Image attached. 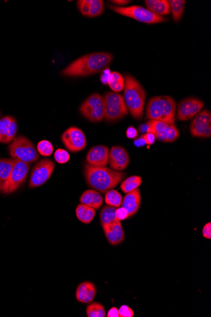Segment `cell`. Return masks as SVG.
Returning <instances> with one entry per match:
<instances>
[{
  "instance_id": "cell-40",
  "label": "cell",
  "mask_w": 211,
  "mask_h": 317,
  "mask_svg": "<svg viewBox=\"0 0 211 317\" xmlns=\"http://www.w3.org/2000/svg\"><path fill=\"white\" fill-rule=\"evenodd\" d=\"M134 145L136 146V147H142L146 145V141L144 139L142 138V136H141L140 138L136 139L135 141H134Z\"/></svg>"
},
{
  "instance_id": "cell-39",
  "label": "cell",
  "mask_w": 211,
  "mask_h": 317,
  "mask_svg": "<svg viewBox=\"0 0 211 317\" xmlns=\"http://www.w3.org/2000/svg\"><path fill=\"white\" fill-rule=\"evenodd\" d=\"M108 317H119L118 309L116 307H114L110 309L107 314Z\"/></svg>"
},
{
  "instance_id": "cell-15",
  "label": "cell",
  "mask_w": 211,
  "mask_h": 317,
  "mask_svg": "<svg viewBox=\"0 0 211 317\" xmlns=\"http://www.w3.org/2000/svg\"><path fill=\"white\" fill-rule=\"evenodd\" d=\"M130 157L126 149L121 146H112L110 151L109 164L115 171H123L128 166Z\"/></svg>"
},
{
  "instance_id": "cell-1",
  "label": "cell",
  "mask_w": 211,
  "mask_h": 317,
  "mask_svg": "<svg viewBox=\"0 0 211 317\" xmlns=\"http://www.w3.org/2000/svg\"><path fill=\"white\" fill-rule=\"evenodd\" d=\"M110 53L97 52L84 55L72 62L61 72L66 77H85L100 73L112 63Z\"/></svg>"
},
{
  "instance_id": "cell-19",
  "label": "cell",
  "mask_w": 211,
  "mask_h": 317,
  "mask_svg": "<svg viewBox=\"0 0 211 317\" xmlns=\"http://www.w3.org/2000/svg\"><path fill=\"white\" fill-rule=\"evenodd\" d=\"M106 237L112 246L118 245L124 239V234L121 221L117 220L114 222L102 226Z\"/></svg>"
},
{
  "instance_id": "cell-20",
  "label": "cell",
  "mask_w": 211,
  "mask_h": 317,
  "mask_svg": "<svg viewBox=\"0 0 211 317\" xmlns=\"http://www.w3.org/2000/svg\"><path fill=\"white\" fill-rule=\"evenodd\" d=\"M14 166L13 158L0 159V192L8 194L10 179Z\"/></svg>"
},
{
  "instance_id": "cell-27",
  "label": "cell",
  "mask_w": 211,
  "mask_h": 317,
  "mask_svg": "<svg viewBox=\"0 0 211 317\" xmlns=\"http://www.w3.org/2000/svg\"><path fill=\"white\" fill-rule=\"evenodd\" d=\"M116 208L110 205H106L103 207L100 213V224L102 226L112 224L118 220L116 218Z\"/></svg>"
},
{
  "instance_id": "cell-11",
  "label": "cell",
  "mask_w": 211,
  "mask_h": 317,
  "mask_svg": "<svg viewBox=\"0 0 211 317\" xmlns=\"http://www.w3.org/2000/svg\"><path fill=\"white\" fill-rule=\"evenodd\" d=\"M61 139L64 146L72 152L83 150L87 145L85 134L78 127H70L62 134Z\"/></svg>"
},
{
  "instance_id": "cell-34",
  "label": "cell",
  "mask_w": 211,
  "mask_h": 317,
  "mask_svg": "<svg viewBox=\"0 0 211 317\" xmlns=\"http://www.w3.org/2000/svg\"><path fill=\"white\" fill-rule=\"evenodd\" d=\"M119 316L120 317H133L134 311L127 305H122L118 309Z\"/></svg>"
},
{
  "instance_id": "cell-26",
  "label": "cell",
  "mask_w": 211,
  "mask_h": 317,
  "mask_svg": "<svg viewBox=\"0 0 211 317\" xmlns=\"http://www.w3.org/2000/svg\"><path fill=\"white\" fill-rule=\"evenodd\" d=\"M106 83L114 93H120L124 90V79L120 74L116 72H112L108 76Z\"/></svg>"
},
{
  "instance_id": "cell-25",
  "label": "cell",
  "mask_w": 211,
  "mask_h": 317,
  "mask_svg": "<svg viewBox=\"0 0 211 317\" xmlns=\"http://www.w3.org/2000/svg\"><path fill=\"white\" fill-rule=\"evenodd\" d=\"M76 212L78 219L86 224L92 222L96 215L95 209L82 203L78 206Z\"/></svg>"
},
{
  "instance_id": "cell-7",
  "label": "cell",
  "mask_w": 211,
  "mask_h": 317,
  "mask_svg": "<svg viewBox=\"0 0 211 317\" xmlns=\"http://www.w3.org/2000/svg\"><path fill=\"white\" fill-rule=\"evenodd\" d=\"M102 98L104 102V119L107 121H116L128 115V110L120 94L109 92Z\"/></svg>"
},
{
  "instance_id": "cell-12",
  "label": "cell",
  "mask_w": 211,
  "mask_h": 317,
  "mask_svg": "<svg viewBox=\"0 0 211 317\" xmlns=\"http://www.w3.org/2000/svg\"><path fill=\"white\" fill-rule=\"evenodd\" d=\"M190 130L192 135L198 138H208L211 136V114L208 110L198 113L192 121Z\"/></svg>"
},
{
  "instance_id": "cell-10",
  "label": "cell",
  "mask_w": 211,
  "mask_h": 317,
  "mask_svg": "<svg viewBox=\"0 0 211 317\" xmlns=\"http://www.w3.org/2000/svg\"><path fill=\"white\" fill-rule=\"evenodd\" d=\"M55 167L54 161L44 158L36 163L31 171L30 178L28 182L30 188L42 186L48 181Z\"/></svg>"
},
{
  "instance_id": "cell-30",
  "label": "cell",
  "mask_w": 211,
  "mask_h": 317,
  "mask_svg": "<svg viewBox=\"0 0 211 317\" xmlns=\"http://www.w3.org/2000/svg\"><path fill=\"white\" fill-rule=\"evenodd\" d=\"M122 200L123 198L122 194L114 189H110L106 193L105 202L107 205L114 207H119L122 205Z\"/></svg>"
},
{
  "instance_id": "cell-38",
  "label": "cell",
  "mask_w": 211,
  "mask_h": 317,
  "mask_svg": "<svg viewBox=\"0 0 211 317\" xmlns=\"http://www.w3.org/2000/svg\"><path fill=\"white\" fill-rule=\"evenodd\" d=\"M203 236L206 239H211V223L208 222L204 225L202 229Z\"/></svg>"
},
{
  "instance_id": "cell-3",
  "label": "cell",
  "mask_w": 211,
  "mask_h": 317,
  "mask_svg": "<svg viewBox=\"0 0 211 317\" xmlns=\"http://www.w3.org/2000/svg\"><path fill=\"white\" fill-rule=\"evenodd\" d=\"M124 99L128 112L136 119L142 118L146 98L144 89L133 76H124Z\"/></svg>"
},
{
  "instance_id": "cell-9",
  "label": "cell",
  "mask_w": 211,
  "mask_h": 317,
  "mask_svg": "<svg viewBox=\"0 0 211 317\" xmlns=\"http://www.w3.org/2000/svg\"><path fill=\"white\" fill-rule=\"evenodd\" d=\"M147 133L154 134L156 139L164 143H172L178 138V129L174 124L158 121H150L147 124Z\"/></svg>"
},
{
  "instance_id": "cell-29",
  "label": "cell",
  "mask_w": 211,
  "mask_h": 317,
  "mask_svg": "<svg viewBox=\"0 0 211 317\" xmlns=\"http://www.w3.org/2000/svg\"><path fill=\"white\" fill-rule=\"evenodd\" d=\"M142 177L134 175L126 179L121 184V189L124 193H128L130 192L138 189L142 184Z\"/></svg>"
},
{
  "instance_id": "cell-16",
  "label": "cell",
  "mask_w": 211,
  "mask_h": 317,
  "mask_svg": "<svg viewBox=\"0 0 211 317\" xmlns=\"http://www.w3.org/2000/svg\"><path fill=\"white\" fill-rule=\"evenodd\" d=\"M110 149L104 145L94 146L88 151L86 160L96 167H106L109 164Z\"/></svg>"
},
{
  "instance_id": "cell-32",
  "label": "cell",
  "mask_w": 211,
  "mask_h": 317,
  "mask_svg": "<svg viewBox=\"0 0 211 317\" xmlns=\"http://www.w3.org/2000/svg\"><path fill=\"white\" fill-rule=\"evenodd\" d=\"M37 150L40 154L49 157L54 152V146L50 141L43 140L38 144Z\"/></svg>"
},
{
  "instance_id": "cell-13",
  "label": "cell",
  "mask_w": 211,
  "mask_h": 317,
  "mask_svg": "<svg viewBox=\"0 0 211 317\" xmlns=\"http://www.w3.org/2000/svg\"><path fill=\"white\" fill-rule=\"evenodd\" d=\"M204 107L202 101L195 98H187L182 101L177 109V119L180 121H186L192 119Z\"/></svg>"
},
{
  "instance_id": "cell-17",
  "label": "cell",
  "mask_w": 211,
  "mask_h": 317,
  "mask_svg": "<svg viewBox=\"0 0 211 317\" xmlns=\"http://www.w3.org/2000/svg\"><path fill=\"white\" fill-rule=\"evenodd\" d=\"M18 123L11 116H6L0 119V143H11L15 139L18 133Z\"/></svg>"
},
{
  "instance_id": "cell-36",
  "label": "cell",
  "mask_w": 211,
  "mask_h": 317,
  "mask_svg": "<svg viewBox=\"0 0 211 317\" xmlns=\"http://www.w3.org/2000/svg\"><path fill=\"white\" fill-rule=\"evenodd\" d=\"M142 138L144 139L146 143L148 145H152L156 141V137L152 133H147L142 135Z\"/></svg>"
},
{
  "instance_id": "cell-31",
  "label": "cell",
  "mask_w": 211,
  "mask_h": 317,
  "mask_svg": "<svg viewBox=\"0 0 211 317\" xmlns=\"http://www.w3.org/2000/svg\"><path fill=\"white\" fill-rule=\"evenodd\" d=\"M86 313L88 317H104L106 311L102 305L98 302H93L88 305L86 309Z\"/></svg>"
},
{
  "instance_id": "cell-23",
  "label": "cell",
  "mask_w": 211,
  "mask_h": 317,
  "mask_svg": "<svg viewBox=\"0 0 211 317\" xmlns=\"http://www.w3.org/2000/svg\"><path fill=\"white\" fill-rule=\"evenodd\" d=\"M80 201L84 205L90 206L95 210H98L102 205L103 198L102 194L98 193L96 190L90 189L82 194Z\"/></svg>"
},
{
  "instance_id": "cell-22",
  "label": "cell",
  "mask_w": 211,
  "mask_h": 317,
  "mask_svg": "<svg viewBox=\"0 0 211 317\" xmlns=\"http://www.w3.org/2000/svg\"><path fill=\"white\" fill-rule=\"evenodd\" d=\"M96 292V287L92 282H82L76 289V298L82 303H90L94 299Z\"/></svg>"
},
{
  "instance_id": "cell-8",
  "label": "cell",
  "mask_w": 211,
  "mask_h": 317,
  "mask_svg": "<svg viewBox=\"0 0 211 317\" xmlns=\"http://www.w3.org/2000/svg\"><path fill=\"white\" fill-rule=\"evenodd\" d=\"M80 114L92 122H100L104 119L105 109L103 98L99 93H94L80 107Z\"/></svg>"
},
{
  "instance_id": "cell-37",
  "label": "cell",
  "mask_w": 211,
  "mask_h": 317,
  "mask_svg": "<svg viewBox=\"0 0 211 317\" xmlns=\"http://www.w3.org/2000/svg\"><path fill=\"white\" fill-rule=\"evenodd\" d=\"M126 135L128 139H135L138 136V131L134 127H129L126 131Z\"/></svg>"
},
{
  "instance_id": "cell-33",
  "label": "cell",
  "mask_w": 211,
  "mask_h": 317,
  "mask_svg": "<svg viewBox=\"0 0 211 317\" xmlns=\"http://www.w3.org/2000/svg\"><path fill=\"white\" fill-rule=\"evenodd\" d=\"M54 157L56 162L60 163V164H64V163L68 162L70 158L69 153L67 152L66 150L60 148L58 149V150L55 151Z\"/></svg>"
},
{
  "instance_id": "cell-4",
  "label": "cell",
  "mask_w": 211,
  "mask_h": 317,
  "mask_svg": "<svg viewBox=\"0 0 211 317\" xmlns=\"http://www.w3.org/2000/svg\"><path fill=\"white\" fill-rule=\"evenodd\" d=\"M146 118L174 124L176 121V103L168 96H160L151 98L146 109Z\"/></svg>"
},
{
  "instance_id": "cell-35",
  "label": "cell",
  "mask_w": 211,
  "mask_h": 317,
  "mask_svg": "<svg viewBox=\"0 0 211 317\" xmlns=\"http://www.w3.org/2000/svg\"><path fill=\"white\" fill-rule=\"evenodd\" d=\"M116 215L117 219L122 221L126 219L129 217L128 211L124 207L118 208L116 210Z\"/></svg>"
},
{
  "instance_id": "cell-5",
  "label": "cell",
  "mask_w": 211,
  "mask_h": 317,
  "mask_svg": "<svg viewBox=\"0 0 211 317\" xmlns=\"http://www.w3.org/2000/svg\"><path fill=\"white\" fill-rule=\"evenodd\" d=\"M9 154L12 158L28 163L39 160L40 156L33 143L25 136H19L8 146Z\"/></svg>"
},
{
  "instance_id": "cell-28",
  "label": "cell",
  "mask_w": 211,
  "mask_h": 317,
  "mask_svg": "<svg viewBox=\"0 0 211 317\" xmlns=\"http://www.w3.org/2000/svg\"><path fill=\"white\" fill-rule=\"evenodd\" d=\"M168 2L172 19L176 23H178L183 16L186 2L184 0H170Z\"/></svg>"
},
{
  "instance_id": "cell-24",
  "label": "cell",
  "mask_w": 211,
  "mask_h": 317,
  "mask_svg": "<svg viewBox=\"0 0 211 317\" xmlns=\"http://www.w3.org/2000/svg\"><path fill=\"white\" fill-rule=\"evenodd\" d=\"M145 4L148 11L158 16L168 15L171 12L167 0H146Z\"/></svg>"
},
{
  "instance_id": "cell-14",
  "label": "cell",
  "mask_w": 211,
  "mask_h": 317,
  "mask_svg": "<svg viewBox=\"0 0 211 317\" xmlns=\"http://www.w3.org/2000/svg\"><path fill=\"white\" fill-rule=\"evenodd\" d=\"M30 169V163L14 159V166L10 179L8 194L13 193L23 184L27 178Z\"/></svg>"
},
{
  "instance_id": "cell-2",
  "label": "cell",
  "mask_w": 211,
  "mask_h": 317,
  "mask_svg": "<svg viewBox=\"0 0 211 317\" xmlns=\"http://www.w3.org/2000/svg\"><path fill=\"white\" fill-rule=\"evenodd\" d=\"M124 174L106 167L92 166L88 163L85 165L84 175L88 186L102 193L118 186Z\"/></svg>"
},
{
  "instance_id": "cell-18",
  "label": "cell",
  "mask_w": 211,
  "mask_h": 317,
  "mask_svg": "<svg viewBox=\"0 0 211 317\" xmlns=\"http://www.w3.org/2000/svg\"><path fill=\"white\" fill-rule=\"evenodd\" d=\"M76 5L80 13L87 18H96L104 13L102 0H79Z\"/></svg>"
},
{
  "instance_id": "cell-42",
  "label": "cell",
  "mask_w": 211,
  "mask_h": 317,
  "mask_svg": "<svg viewBox=\"0 0 211 317\" xmlns=\"http://www.w3.org/2000/svg\"><path fill=\"white\" fill-rule=\"evenodd\" d=\"M0 115H1V114H0Z\"/></svg>"
},
{
  "instance_id": "cell-41",
  "label": "cell",
  "mask_w": 211,
  "mask_h": 317,
  "mask_svg": "<svg viewBox=\"0 0 211 317\" xmlns=\"http://www.w3.org/2000/svg\"><path fill=\"white\" fill-rule=\"evenodd\" d=\"M112 4L119 5V6H124V5L130 3V1H126V0H116V1H112Z\"/></svg>"
},
{
  "instance_id": "cell-21",
  "label": "cell",
  "mask_w": 211,
  "mask_h": 317,
  "mask_svg": "<svg viewBox=\"0 0 211 317\" xmlns=\"http://www.w3.org/2000/svg\"><path fill=\"white\" fill-rule=\"evenodd\" d=\"M141 203V196L139 189H136L127 193L122 200V206L128 211L129 217L138 212Z\"/></svg>"
},
{
  "instance_id": "cell-6",
  "label": "cell",
  "mask_w": 211,
  "mask_h": 317,
  "mask_svg": "<svg viewBox=\"0 0 211 317\" xmlns=\"http://www.w3.org/2000/svg\"><path fill=\"white\" fill-rule=\"evenodd\" d=\"M108 7L114 13L132 18L140 23L148 24V25L165 23L168 21L166 18L155 15L147 9L140 6L122 7L108 6Z\"/></svg>"
}]
</instances>
